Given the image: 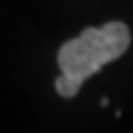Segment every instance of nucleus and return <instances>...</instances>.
Here are the masks:
<instances>
[{
    "label": "nucleus",
    "instance_id": "f257e3e1",
    "mask_svg": "<svg viewBox=\"0 0 133 133\" xmlns=\"http://www.w3.org/2000/svg\"><path fill=\"white\" fill-rule=\"evenodd\" d=\"M129 44V27L121 21L83 29L79 37L64 42L58 50V66L62 75L56 79V91L62 98H75L83 81L96 75L104 64L121 58Z\"/></svg>",
    "mask_w": 133,
    "mask_h": 133
}]
</instances>
